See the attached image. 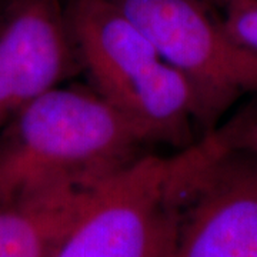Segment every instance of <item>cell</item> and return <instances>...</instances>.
I'll return each mask as SVG.
<instances>
[{"instance_id":"cell-1","label":"cell","mask_w":257,"mask_h":257,"mask_svg":"<svg viewBox=\"0 0 257 257\" xmlns=\"http://www.w3.org/2000/svg\"><path fill=\"white\" fill-rule=\"evenodd\" d=\"M145 146L93 87L63 83L0 128V204L96 186L143 156Z\"/></svg>"},{"instance_id":"cell-2","label":"cell","mask_w":257,"mask_h":257,"mask_svg":"<svg viewBox=\"0 0 257 257\" xmlns=\"http://www.w3.org/2000/svg\"><path fill=\"white\" fill-rule=\"evenodd\" d=\"M172 157L143 155L92 189L52 257H175Z\"/></svg>"},{"instance_id":"cell-3","label":"cell","mask_w":257,"mask_h":257,"mask_svg":"<svg viewBox=\"0 0 257 257\" xmlns=\"http://www.w3.org/2000/svg\"><path fill=\"white\" fill-rule=\"evenodd\" d=\"M179 209L175 257H257V157L210 139L173 156Z\"/></svg>"},{"instance_id":"cell-4","label":"cell","mask_w":257,"mask_h":257,"mask_svg":"<svg viewBox=\"0 0 257 257\" xmlns=\"http://www.w3.org/2000/svg\"><path fill=\"white\" fill-rule=\"evenodd\" d=\"M113 2L190 80L207 133L241 96L257 92V52L236 43L210 6L200 0Z\"/></svg>"},{"instance_id":"cell-5","label":"cell","mask_w":257,"mask_h":257,"mask_svg":"<svg viewBox=\"0 0 257 257\" xmlns=\"http://www.w3.org/2000/svg\"><path fill=\"white\" fill-rule=\"evenodd\" d=\"M64 0H3L0 16V128L77 69Z\"/></svg>"},{"instance_id":"cell-6","label":"cell","mask_w":257,"mask_h":257,"mask_svg":"<svg viewBox=\"0 0 257 257\" xmlns=\"http://www.w3.org/2000/svg\"><path fill=\"white\" fill-rule=\"evenodd\" d=\"M79 62L93 89L113 101L162 56L133 19L113 0H64Z\"/></svg>"},{"instance_id":"cell-7","label":"cell","mask_w":257,"mask_h":257,"mask_svg":"<svg viewBox=\"0 0 257 257\" xmlns=\"http://www.w3.org/2000/svg\"><path fill=\"white\" fill-rule=\"evenodd\" d=\"M140 138L150 143L192 146L200 124L199 99L190 80L165 59L157 62L111 101Z\"/></svg>"},{"instance_id":"cell-8","label":"cell","mask_w":257,"mask_h":257,"mask_svg":"<svg viewBox=\"0 0 257 257\" xmlns=\"http://www.w3.org/2000/svg\"><path fill=\"white\" fill-rule=\"evenodd\" d=\"M92 187H64L0 204V257H52Z\"/></svg>"},{"instance_id":"cell-9","label":"cell","mask_w":257,"mask_h":257,"mask_svg":"<svg viewBox=\"0 0 257 257\" xmlns=\"http://www.w3.org/2000/svg\"><path fill=\"white\" fill-rule=\"evenodd\" d=\"M217 15L236 43L257 52V0H229Z\"/></svg>"},{"instance_id":"cell-10","label":"cell","mask_w":257,"mask_h":257,"mask_svg":"<svg viewBox=\"0 0 257 257\" xmlns=\"http://www.w3.org/2000/svg\"><path fill=\"white\" fill-rule=\"evenodd\" d=\"M224 152H243L257 157V116H247L223 128L206 133Z\"/></svg>"},{"instance_id":"cell-11","label":"cell","mask_w":257,"mask_h":257,"mask_svg":"<svg viewBox=\"0 0 257 257\" xmlns=\"http://www.w3.org/2000/svg\"><path fill=\"white\" fill-rule=\"evenodd\" d=\"M200 2H203L204 5L210 6L211 9H214L217 12V10H220L229 0H200Z\"/></svg>"},{"instance_id":"cell-12","label":"cell","mask_w":257,"mask_h":257,"mask_svg":"<svg viewBox=\"0 0 257 257\" xmlns=\"http://www.w3.org/2000/svg\"><path fill=\"white\" fill-rule=\"evenodd\" d=\"M2 2H3V0H0V16H2Z\"/></svg>"}]
</instances>
